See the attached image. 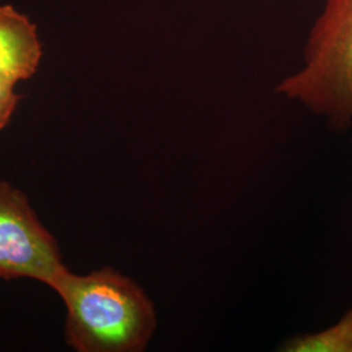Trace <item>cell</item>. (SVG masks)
I'll use <instances>...</instances> for the list:
<instances>
[{
  "label": "cell",
  "mask_w": 352,
  "mask_h": 352,
  "mask_svg": "<svg viewBox=\"0 0 352 352\" xmlns=\"http://www.w3.org/2000/svg\"><path fill=\"white\" fill-rule=\"evenodd\" d=\"M54 289L65 305L64 336L76 352H142L158 327L155 305L139 283L111 266L87 274L68 267Z\"/></svg>",
  "instance_id": "1"
},
{
  "label": "cell",
  "mask_w": 352,
  "mask_h": 352,
  "mask_svg": "<svg viewBox=\"0 0 352 352\" xmlns=\"http://www.w3.org/2000/svg\"><path fill=\"white\" fill-rule=\"evenodd\" d=\"M276 93L298 102L336 131L352 126V0H325L307 39L302 65Z\"/></svg>",
  "instance_id": "2"
},
{
  "label": "cell",
  "mask_w": 352,
  "mask_h": 352,
  "mask_svg": "<svg viewBox=\"0 0 352 352\" xmlns=\"http://www.w3.org/2000/svg\"><path fill=\"white\" fill-rule=\"evenodd\" d=\"M65 269L58 241L25 193L0 180V279L28 278L50 287Z\"/></svg>",
  "instance_id": "3"
},
{
  "label": "cell",
  "mask_w": 352,
  "mask_h": 352,
  "mask_svg": "<svg viewBox=\"0 0 352 352\" xmlns=\"http://www.w3.org/2000/svg\"><path fill=\"white\" fill-rule=\"evenodd\" d=\"M41 58L37 26L12 6H0V80L16 85L30 78Z\"/></svg>",
  "instance_id": "4"
},
{
  "label": "cell",
  "mask_w": 352,
  "mask_h": 352,
  "mask_svg": "<svg viewBox=\"0 0 352 352\" xmlns=\"http://www.w3.org/2000/svg\"><path fill=\"white\" fill-rule=\"evenodd\" d=\"M279 352H352V307L340 320L320 331L287 337Z\"/></svg>",
  "instance_id": "5"
},
{
  "label": "cell",
  "mask_w": 352,
  "mask_h": 352,
  "mask_svg": "<svg viewBox=\"0 0 352 352\" xmlns=\"http://www.w3.org/2000/svg\"><path fill=\"white\" fill-rule=\"evenodd\" d=\"M20 98L14 91V85L0 80V132L10 123Z\"/></svg>",
  "instance_id": "6"
}]
</instances>
